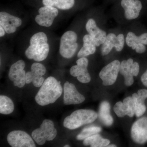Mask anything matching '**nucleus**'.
Segmentation results:
<instances>
[{"mask_svg":"<svg viewBox=\"0 0 147 147\" xmlns=\"http://www.w3.org/2000/svg\"><path fill=\"white\" fill-rule=\"evenodd\" d=\"M86 28L96 46H100L103 44L107 36L106 32L98 27L94 19L92 18L89 19L86 24Z\"/></svg>","mask_w":147,"mask_h":147,"instance_id":"aec40b11","label":"nucleus"},{"mask_svg":"<svg viewBox=\"0 0 147 147\" xmlns=\"http://www.w3.org/2000/svg\"><path fill=\"white\" fill-rule=\"evenodd\" d=\"M121 63L118 60L113 61L103 67L99 73V76L104 86L115 84L120 70Z\"/></svg>","mask_w":147,"mask_h":147,"instance_id":"0eeeda50","label":"nucleus"},{"mask_svg":"<svg viewBox=\"0 0 147 147\" xmlns=\"http://www.w3.org/2000/svg\"><path fill=\"white\" fill-rule=\"evenodd\" d=\"M110 140L103 139L99 134H96L84 139L83 144L85 146L90 145L91 147L108 146Z\"/></svg>","mask_w":147,"mask_h":147,"instance_id":"393cba45","label":"nucleus"},{"mask_svg":"<svg viewBox=\"0 0 147 147\" xmlns=\"http://www.w3.org/2000/svg\"><path fill=\"white\" fill-rule=\"evenodd\" d=\"M84 45L77 55L79 58L85 57L94 54L96 50V45L89 34L85 35L83 38Z\"/></svg>","mask_w":147,"mask_h":147,"instance_id":"4be33fe9","label":"nucleus"},{"mask_svg":"<svg viewBox=\"0 0 147 147\" xmlns=\"http://www.w3.org/2000/svg\"><path fill=\"white\" fill-rule=\"evenodd\" d=\"M117 146H116V145H110V146H108L107 147H115Z\"/></svg>","mask_w":147,"mask_h":147,"instance_id":"c756f323","label":"nucleus"},{"mask_svg":"<svg viewBox=\"0 0 147 147\" xmlns=\"http://www.w3.org/2000/svg\"><path fill=\"white\" fill-rule=\"evenodd\" d=\"M70 147V146H69V145H65V146H64V147Z\"/></svg>","mask_w":147,"mask_h":147,"instance_id":"7c9ffc66","label":"nucleus"},{"mask_svg":"<svg viewBox=\"0 0 147 147\" xmlns=\"http://www.w3.org/2000/svg\"><path fill=\"white\" fill-rule=\"evenodd\" d=\"M126 42L129 47L135 50L137 53H144L146 50L145 45H147V33L137 36L134 33L129 32L127 35Z\"/></svg>","mask_w":147,"mask_h":147,"instance_id":"f3484780","label":"nucleus"},{"mask_svg":"<svg viewBox=\"0 0 147 147\" xmlns=\"http://www.w3.org/2000/svg\"><path fill=\"white\" fill-rule=\"evenodd\" d=\"M22 24L21 19L11 15L7 12H0V25L4 29L6 32L11 34L16 31L17 27Z\"/></svg>","mask_w":147,"mask_h":147,"instance_id":"a211bd4d","label":"nucleus"},{"mask_svg":"<svg viewBox=\"0 0 147 147\" xmlns=\"http://www.w3.org/2000/svg\"><path fill=\"white\" fill-rule=\"evenodd\" d=\"M89 61L87 58H80L76 61V65L73 66L69 70L70 74L77 77L78 81L83 84L89 83L91 77L88 70Z\"/></svg>","mask_w":147,"mask_h":147,"instance_id":"9b49d317","label":"nucleus"},{"mask_svg":"<svg viewBox=\"0 0 147 147\" xmlns=\"http://www.w3.org/2000/svg\"><path fill=\"white\" fill-rule=\"evenodd\" d=\"M131 134L132 140L137 144H143L147 142V117L139 119L134 123Z\"/></svg>","mask_w":147,"mask_h":147,"instance_id":"4468645a","label":"nucleus"},{"mask_svg":"<svg viewBox=\"0 0 147 147\" xmlns=\"http://www.w3.org/2000/svg\"><path fill=\"white\" fill-rule=\"evenodd\" d=\"M114 110L119 117H123L125 115L132 117L135 114V105L133 98L128 96L124 99L123 102H117L114 106Z\"/></svg>","mask_w":147,"mask_h":147,"instance_id":"dca6fc26","label":"nucleus"},{"mask_svg":"<svg viewBox=\"0 0 147 147\" xmlns=\"http://www.w3.org/2000/svg\"><path fill=\"white\" fill-rule=\"evenodd\" d=\"M5 30L1 26H0V36L3 37L5 34Z\"/></svg>","mask_w":147,"mask_h":147,"instance_id":"c85d7f7f","label":"nucleus"},{"mask_svg":"<svg viewBox=\"0 0 147 147\" xmlns=\"http://www.w3.org/2000/svg\"><path fill=\"white\" fill-rule=\"evenodd\" d=\"M31 69V71L26 74V84L32 83L35 87H41L45 81L42 77L46 71L45 66L41 63H34L32 65Z\"/></svg>","mask_w":147,"mask_h":147,"instance_id":"ddd939ff","label":"nucleus"},{"mask_svg":"<svg viewBox=\"0 0 147 147\" xmlns=\"http://www.w3.org/2000/svg\"><path fill=\"white\" fill-rule=\"evenodd\" d=\"M101 131V128L99 127H89L83 129L82 132L76 136V138L78 140H84L88 137L97 134Z\"/></svg>","mask_w":147,"mask_h":147,"instance_id":"bb28decb","label":"nucleus"},{"mask_svg":"<svg viewBox=\"0 0 147 147\" xmlns=\"http://www.w3.org/2000/svg\"><path fill=\"white\" fill-rule=\"evenodd\" d=\"M47 35L42 32L37 33L31 37L30 45L25 51V55L29 59L40 62L47 58L50 51Z\"/></svg>","mask_w":147,"mask_h":147,"instance_id":"f03ea898","label":"nucleus"},{"mask_svg":"<svg viewBox=\"0 0 147 147\" xmlns=\"http://www.w3.org/2000/svg\"><path fill=\"white\" fill-rule=\"evenodd\" d=\"M98 116L97 113L92 110H76L65 119L63 126L69 129H76L84 125L93 122Z\"/></svg>","mask_w":147,"mask_h":147,"instance_id":"7ed1b4c3","label":"nucleus"},{"mask_svg":"<svg viewBox=\"0 0 147 147\" xmlns=\"http://www.w3.org/2000/svg\"><path fill=\"white\" fill-rule=\"evenodd\" d=\"M139 65L137 62H134L133 60L129 59L121 62L120 73L124 77L125 84L127 86H131L134 83V77L138 75Z\"/></svg>","mask_w":147,"mask_h":147,"instance_id":"6e6552de","label":"nucleus"},{"mask_svg":"<svg viewBox=\"0 0 147 147\" xmlns=\"http://www.w3.org/2000/svg\"><path fill=\"white\" fill-rule=\"evenodd\" d=\"M7 141L12 147H35V144L30 136L22 130H14L9 133Z\"/></svg>","mask_w":147,"mask_h":147,"instance_id":"423d86ee","label":"nucleus"},{"mask_svg":"<svg viewBox=\"0 0 147 147\" xmlns=\"http://www.w3.org/2000/svg\"><path fill=\"white\" fill-rule=\"evenodd\" d=\"M14 105L12 100L6 96H0V113L3 115H9L13 112Z\"/></svg>","mask_w":147,"mask_h":147,"instance_id":"a878e982","label":"nucleus"},{"mask_svg":"<svg viewBox=\"0 0 147 147\" xmlns=\"http://www.w3.org/2000/svg\"><path fill=\"white\" fill-rule=\"evenodd\" d=\"M63 103L65 105L78 104L84 102L85 98L71 83L66 82L63 87Z\"/></svg>","mask_w":147,"mask_h":147,"instance_id":"2eb2a0df","label":"nucleus"},{"mask_svg":"<svg viewBox=\"0 0 147 147\" xmlns=\"http://www.w3.org/2000/svg\"><path fill=\"white\" fill-rule=\"evenodd\" d=\"M38 13L35 18L37 24L41 26L49 27L58 16L59 11L56 7L44 5L38 9Z\"/></svg>","mask_w":147,"mask_h":147,"instance_id":"9d476101","label":"nucleus"},{"mask_svg":"<svg viewBox=\"0 0 147 147\" xmlns=\"http://www.w3.org/2000/svg\"><path fill=\"white\" fill-rule=\"evenodd\" d=\"M25 66V62L20 60L11 66L9 72V79L13 82L14 86L18 88H23L26 84Z\"/></svg>","mask_w":147,"mask_h":147,"instance_id":"1a4fd4ad","label":"nucleus"},{"mask_svg":"<svg viewBox=\"0 0 147 147\" xmlns=\"http://www.w3.org/2000/svg\"><path fill=\"white\" fill-rule=\"evenodd\" d=\"M60 81L53 76L47 78L38 92L35 100L40 106L52 104L60 97L63 91Z\"/></svg>","mask_w":147,"mask_h":147,"instance_id":"f257e3e1","label":"nucleus"},{"mask_svg":"<svg viewBox=\"0 0 147 147\" xmlns=\"http://www.w3.org/2000/svg\"><path fill=\"white\" fill-rule=\"evenodd\" d=\"M141 80L143 85L147 87V69L142 75Z\"/></svg>","mask_w":147,"mask_h":147,"instance_id":"cd10ccee","label":"nucleus"},{"mask_svg":"<svg viewBox=\"0 0 147 147\" xmlns=\"http://www.w3.org/2000/svg\"><path fill=\"white\" fill-rule=\"evenodd\" d=\"M132 98L135 105V115L137 117L143 115L146 110L145 100L147 98V90H139L137 93L132 94Z\"/></svg>","mask_w":147,"mask_h":147,"instance_id":"412c9836","label":"nucleus"},{"mask_svg":"<svg viewBox=\"0 0 147 147\" xmlns=\"http://www.w3.org/2000/svg\"><path fill=\"white\" fill-rule=\"evenodd\" d=\"M121 5L124 9L125 16L128 20L137 18L142 7L139 0H121Z\"/></svg>","mask_w":147,"mask_h":147,"instance_id":"6ab92c4d","label":"nucleus"},{"mask_svg":"<svg viewBox=\"0 0 147 147\" xmlns=\"http://www.w3.org/2000/svg\"><path fill=\"white\" fill-rule=\"evenodd\" d=\"M124 42L123 34H119L117 36L114 34H109L106 36V39L101 46V54L102 56L108 55L113 47H115L117 52H121L123 49Z\"/></svg>","mask_w":147,"mask_h":147,"instance_id":"f8f14e48","label":"nucleus"},{"mask_svg":"<svg viewBox=\"0 0 147 147\" xmlns=\"http://www.w3.org/2000/svg\"><path fill=\"white\" fill-rule=\"evenodd\" d=\"M110 103L103 101L100 103L98 111V117L99 119L106 126H110L113 123V117L110 114Z\"/></svg>","mask_w":147,"mask_h":147,"instance_id":"5701e85b","label":"nucleus"},{"mask_svg":"<svg viewBox=\"0 0 147 147\" xmlns=\"http://www.w3.org/2000/svg\"><path fill=\"white\" fill-rule=\"evenodd\" d=\"M57 131L55 128L53 121L45 119L39 128L34 129L32 133L33 139L38 145H44L46 141H51L55 139Z\"/></svg>","mask_w":147,"mask_h":147,"instance_id":"20e7f679","label":"nucleus"},{"mask_svg":"<svg viewBox=\"0 0 147 147\" xmlns=\"http://www.w3.org/2000/svg\"><path fill=\"white\" fill-rule=\"evenodd\" d=\"M43 5L50 6L61 10H67L72 8L75 0H42Z\"/></svg>","mask_w":147,"mask_h":147,"instance_id":"b1692460","label":"nucleus"},{"mask_svg":"<svg viewBox=\"0 0 147 147\" xmlns=\"http://www.w3.org/2000/svg\"><path fill=\"white\" fill-rule=\"evenodd\" d=\"M78 38L76 33L68 31L63 34L61 37L59 53L63 57L70 59L76 53L78 48Z\"/></svg>","mask_w":147,"mask_h":147,"instance_id":"39448f33","label":"nucleus"}]
</instances>
